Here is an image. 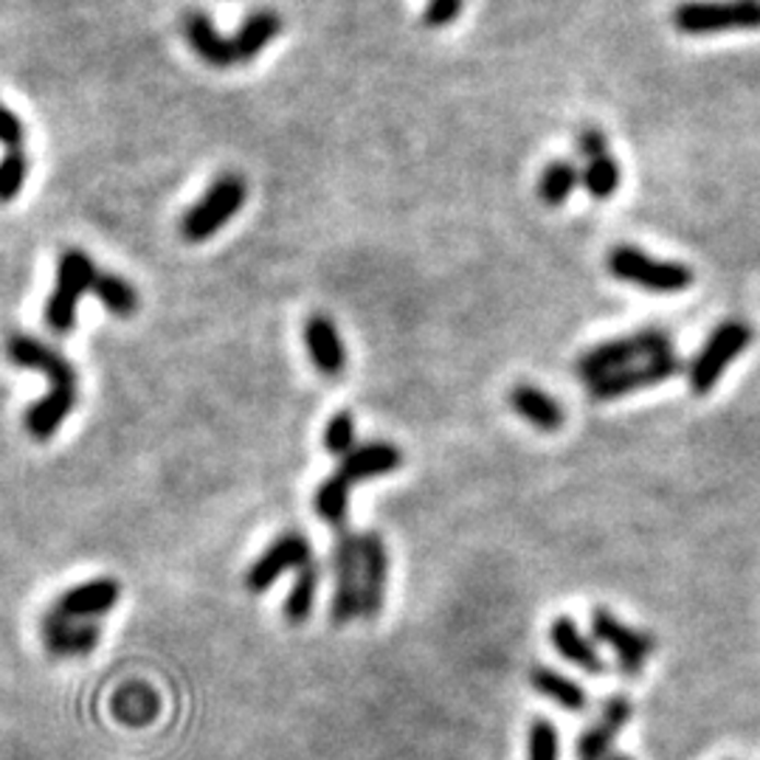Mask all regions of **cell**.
<instances>
[{"label": "cell", "instance_id": "cell-9", "mask_svg": "<svg viewBox=\"0 0 760 760\" xmlns=\"http://www.w3.org/2000/svg\"><path fill=\"white\" fill-rule=\"evenodd\" d=\"M335 591L330 603V623L347 625L361 617V536L342 530L333 546Z\"/></svg>", "mask_w": 760, "mask_h": 760}, {"label": "cell", "instance_id": "cell-17", "mask_svg": "<svg viewBox=\"0 0 760 760\" xmlns=\"http://www.w3.org/2000/svg\"><path fill=\"white\" fill-rule=\"evenodd\" d=\"M304 344H308V353L319 372L327 375V378H338L344 372L347 353H344L342 335L327 315H310L308 324H304Z\"/></svg>", "mask_w": 760, "mask_h": 760}, {"label": "cell", "instance_id": "cell-1", "mask_svg": "<svg viewBox=\"0 0 760 760\" xmlns=\"http://www.w3.org/2000/svg\"><path fill=\"white\" fill-rule=\"evenodd\" d=\"M7 355L14 367L46 375L48 383H51V392L43 400H37L34 406H28L26 412V431L37 442H46L71 417L73 406H77V369L71 367V361L59 349L48 347V344L23 333L9 335Z\"/></svg>", "mask_w": 760, "mask_h": 760}, {"label": "cell", "instance_id": "cell-18", "mask_svg": "<svg viewBox=\"0 0 760 760\" xmlns=\"http://www.w3.org/2000/svg\"><path fill=\"white\" fill-rule=\"evenodd\" d=\"M507 403H510V408L518 417L530 423L532 428H538V431L550 434L564 426V406L555 398H550L544 389L532 387V383L513 387L510 394H507Z\"/></svg>", "mask_w": 760, "mask_h": 760}, {"label": "cell", "instance_id": "cell-14", "mask_svg": "<svg viewBox=\"0 0 760 760\" xmlns=\"http://www.w3.org/2000/svg\"><path fill=\"white\" fill-rule=\"evenodd\" d=\"M389 552L378 532H361V617L378 620L387 606Z\"/></svg>", "mask_w": 760, "mask_h": 760}, {"label": "cell", "instance_id": "cell-21", "mask_svg": "<svg viewBox=\"0 0 760 760\" xmlns=\"http://www.w3.org/2000/svg\"><path fill=\"white\" fill-rule=\"evenodd\" d=\"M530 684L541 695H546L550 702H555L557 707H564L566 713H586L589 710V693L586 688H580L577 682H572L569 676L557 673L552 668H532Z\"/></svg>", "mask_w": 760, "mask_h": 760}, {"label": "cell", "instance_id": "cell-2", "mask_svg": "<svg viewBox=\"0 0 760 760\" xmlns=\"http://www.w3.org/2000/svg\"><path fill=\"white\" fill-rule=\"evenodd\" d=\"M403 465V451L392 442H367L342 457V465L335 468L315 491V513L335 530H344L349 507V491L367 479L387 476Z\"/></svg>", "mask_w": 760, "mask_h": 760}, {"label": "cell", "instance_id": "cell-8", "mask_svg": "<svg viewBox=\"0 0 760 760\" xmlns=\"http://www.w3.org/2000/svg\"><path fill=\"white\" fill-rule=\"evenodd\" d=\"M752 344V327L747 322H724L710 333V338L704 342V347L699 349V355L693 358L688 369L690 389L695 394L713 392L715 383L722 380L724 369L729 367L733 358L744 353V349Z\"/></svg>", "mask_w": 760, "mask_h": 760}, {"label": "cell", "instance_id": "cell-6", "mask_svg": "<svg viewBox=\"0 0 760 760\" xmlns=\"http://www.w3.org/2000/svg\"><path fill=\"white\" fill-rule=\"evenodd\" d=\"M96 274V265L91 263V256L85 251L68 249L66 254L59 256L57 285H54V293L46 304V324L51 333H71L73 324H77L79 296L93 288Z\"/></svg>", "mask_w": 760, "mask_h": 760}, {"label": "cell", "instance_id": "cell-12", "mask_svg": "<svg viewBox=\"0 0 760 760\" xmlns=\"http://www.w3.org/2000/svg\"><path fill=\"white\" fill-rule=\"evenodd\" d=\"M684 364L676 358V353L668 355H656V358H648V361L631 364L625 369H617V372L603 375L600 380H595L589 389L591 400H617L625 398V394H634L640 389L656 387V383H665V380L676 378L682 372Z\"/></svg>", "mask_w": 760, "mask_h": 760}, {"label": "cell", "instance_id": "cell-30", "mask_svg": "<svg viewBox=\"0 0 760 760\" xmlns=\"http://www.w3.org/2000/svg\"><path fill=\"white\" fill-rule=\"evenodd\" d=\"M577 152L586 158V161H595V158L609 156V138H606L603 130L597 127H584L577 133Z\"/></svg>", "mask_w": 760, "mask_h": 760}, {"label": "cell", "instance_id": "cell-7", "mask_svg": "<svg viewBox=\"0 0 760 760\" xmlns=\"http://www.w3.org/2000/svg\"><path fill=\"white\" fill-rule=\"evenodd\" d=\"M245 197H249V189H245L243 177L234 175V172H226L209 186L204 200L186 211L181 231H184L189 243H204V240H209V237L223 229L237 211L243 209Z\"/></svg>", "mask_w": 760, "mask_h": 760}, {"label": "cell", "instance_id": "cell-22", "mask_svg": "<svg viewBox=\"0 0 760 760\" xmlns=\"http://www.w3.org/2000/svg\"><path fill=\"white\" fill-rule=\"evenodd\" d=\"M279 32H283V20H279V14L276 12L263 9V12L251 14L243 26H240V32L231 37L237 62H249V59H254L256 54L263 51V48L268 46L270 39H274Z\"/></svg>", "mask_w": 760, "mask_h": 760}, {"label": "cell", "instance_id": "cell-13", "mask_svg": "<svg viewBox=\"0 0 760 760\" xmlns=\"http://www.w3.org/2000/svg\"><path fill=\"white\" fill-rule=\"evenodd\" d=\"M631 715H634V702H631L629 695H611L609 702L603 704V710H600V715H597V722L577 738L575 760L609 758L611 747H614V738L620 735V729L631 722Z\"/></svg>", "mask_w": 760, "mask_h": 760}, {"label": "cell", "instance_id": "cell-24", "mask_svg": "<svg viewBox=\"0 0 760 760\" xmlns=\"http://www.w3.org/2000/svg\"><path fill=\"white\" fill-rule=\"evenodd\" d=\"M580 184V170H577L572 161L561 158V161H552L544 172H541V181H538V195L546 206H561L569 200L572 192Z\"/></svg>", "mask_w": 760, "mask_h": 760}, {"label": "cell", "instance_id": "cell-33", "mask_svg": "<svg viewBox=\"0 0 760 760\" xmlns=\"http://www.w3.org/2000/svg\"><path fill=\"white\" fill-rule=\"evenodd\" d=\"M606 760H634V758H629V755H623V752H611Z\"/></svg>", "mask_w": 760, "mask_h": 760}, {"label": "cell", "instance_id": "cell-23", "mask_svg": "<svg viewBox=\"0 0 760 760\" xmlns=\"http://www.w3.org/2000/svg\"><path fill=\"white\" fill-rule=\"evenodd\" d=\"M315 591H319V564H308L296 572L293 589L285 597V620L290 625L308 623L315 606Z\"/></svg>", "mask_w": 760, "mask_h": 760}, {"label": "cell", "instance_id": "cell-16", "mask_svg": "<svg viewBox=\"0 0 760 760\" xmlns=\"http://www.w3.org/2000/svg\"><path fill=\"white\" fill-rule=\"evenodd\" d=\"M122 597V586L113 577H93L88 584H79L73 589L62 591L54 600L51 609L71 620H96V617L107 614Z\"/></svg>", "mask_w": 760, "mask_h": 760}, {"label": "cell", "instance_id": "cell-15", "mask_svg": "<svg viewBox=\"0 0 760 760\" xmlns=\"http://www.w3.org/2000/svg\"><path fill=\"white\" fill-rule=\"evenodd\" d=\"M99 629L96 620H71V617L57 614L54 609L46 611L43 617V643H46L48 654L54 656H88L99 645Z\"/></svg>", "mask_w": 760, "mask_h": 760}, {"label": "cell", "instance_id": "cell-11", "mask_svg": "<svg viewBox=\"0 0 760 760\" xmlns=\"http://www.w3.org/2000/svg\"><path fill=\"white\" fill-rule=\"evenodd\" d=\"M591 634H595L597 643L609 645L614 650L617 665H620V670L625 676L643 673L645 663H648L656 648L654 636L623 625L609 609L591 611Z\"/></svg>", "mask_w": 760, "mask_h": 760}, {"label": "cell", "instance_id": "cell-20", "mask_svg": "<svg viewBox=\"0 0 760 760\" xmlns=\"http://www.w3.org/2000/svg\"><path fill=\"white\" fill-rule=\"evenodd\" d=\"M184 34L186 39H189V46L195 48V54L204 62H209V66L215 68H229L234 66L237 57H234V46H231V39L220 37L215 28V23H211V18L206 12H186L184 14Z\"/></svg>", "mask_w": 760, "mask_h": 760}, {"label": "cell", "instance_id": "cell-4", "mask_svg": "<svg viewBox=\"0 0 760 760\" xmlns=\"http://www.w3.org/2000/svg\"><path fill=\"white\" fill-rule=\"evenodd\" d=\"M676 32L710 37L727 32H758L760 0H684L673 9Z\"/></svg>", "mask_w": 760, "mask_h": 760}, {"label": "cell", "instance_id": "cell-3", "mask_svg": "<svg viewBox=\"0 0 760 760\" xmlns=\"http://www.w3.org/2000/svg\"><path fill=\"white\" fill-rule=\"evenodd\" d=\"M668 353H673V338H670L665 330H636V333L631 335H620V338H611V342L591 347L589 353H584L577 358L575 372L577 378L595 383V380H600L603 375H611L617 372V369H625L631 367V364L648 361V358Z\"/></svg>", "mask_w": 760, "mask_h": 760}, {"label": "cell", "instance_id": "cell-10", "mask_svg": "<svg viewBox=\"0 0 760 760\" xmlns=\"http://www.w3.org/2000/svg\"><path fill=\"white\" fill-rule=\"evenodd\" d=\"M313 561V544L308 538L302 532H285L251 564V569L245 572V586L254 595H263L285 572H299Z\"/></svg>", "mask_w": 760, "mask_h": 760}, {"label": "cell", "instance_id": "cell-26", "mask_svg": "<svg viewBox=\"0 0 760 760\" xmlns=\"http://www.w3.org/2000/svg\"><path fill=\"white\" fill-rule=\"evenodd\" d=\"M580 181H584V189L595 200H609L620 189V166H617V161L611 156L595 158V161H586Z\"/></svg>", "mask_w": 760, "mask_h": 760}, {"label": "cell", "instance_id": "cell-29", "mask_svg": "<svg viewBox=\"0 0 760 760\" xmlns=\"http://www.w3.org/2000/svg\"><path fill=\"white\" fill-rule=\"evenodd\" d=\"M324 448L333 457H347L355 448V417L349 412L333 414V419L324 428Z\"/></svg>", "mask_w": 760, "mask_h": 760}, {"label": "cell", "instance_id": "cell-19", "mask_svg": "<svg viewBox=\"0 0 760 760\" xmlns=\"http://www.w3.org/2000/svg\"><path fill=\"white\" fill-rule=\"evenodd\" d=\"M550 643L557 654L564 656L566 663H572L575 668L586 670L591 676L606 673V663L597 654L595 643L589 636H584V631L577 629V623L572 617H557L555 623L550 625Z\"/></svg>", "mask_w": 760, "mask_h": 760}, {"label": "cell", "instance_id": "cell-25", "mask_svg": "<svg viewBox=\"0 0 760 760\" xmlns=\"http://www.w3.org/2000/svg\"><path fill=\"white\" fill-rule=\"evenodd\" d=\"M93 293L113 315H133L138 310V293L130 283H125L116 274H96L93 279Z\"/></svg>", "mask_w": 760, "mask_h": 760}, {"label": "cell", "instance_id": "cell-5", "mask_svg": "<svg viewBox=\"0 0 760 760\" xmlns=\"http://www.w3.org/2000/svg\"><path fill=\"white\" fill-rule=\"evenodd\" d=\"M606 265H609L611 276H617L620 283L654 290V293H682V290H688L693 285V270L688 265L654 260V256L634 249V245H617V249H611Z\"/></svg>", "mask_w": 760, "mask_h": 760}, {"label": "cell", "instance_id": "cell-32", "mask_svg": "<svg viewBox=\"0 0 760 760\" xmlns=\"http://www.w3.org/2000/svg\"><path fill=\"white\" fill-rule=\"evenodd\" d=\"M0 145H7L9 150H20L23 145V125L9 107L0 105Z\"/></svg>", "mask_w": 760, "mask_h": 760}, {"label": "cell", "instance_id": "cell-31", "mask_svg": "<svg viewBox=\"0 0 760 760\" xmlns=\"http://www.w3.org/2000/svg\"><path fill=\"white\" fill-rule=\"evenodd\" d=\"M459 12H462V0H428L423 20H426V26L439 28L453 23L459 18Z\"/></svg>", "mask_w": 760, "mask_h": 760}, {"label": "cell", "instance_id": "cell-28", "mask_svg": "<svg viewBox=\"0 0 760 760\" xmlns=\"http://www.w3.org/2000/svg\"><path fill=\"white\" fill-rule=\"evenodd\" d=\"M28 175V161L23 150H9L0 158V204H9L20 195Z\"/></svg>", "mask_w": 760, "mask_h": 760}, {"label": "cell", "instance_id": "cell-27", "mask_svg": "<svg viewBox=\"0 0 760 760\" xmlns=\"http://www.w3.org/2000/svg\"><path fill=\"white\" fill-rule=\"evenodd\" d=\"M527 760H561V735L550 718H532L527 733Z\"/></svg>", "mask_w": 760, "mask_h": 760}]
</instances>
